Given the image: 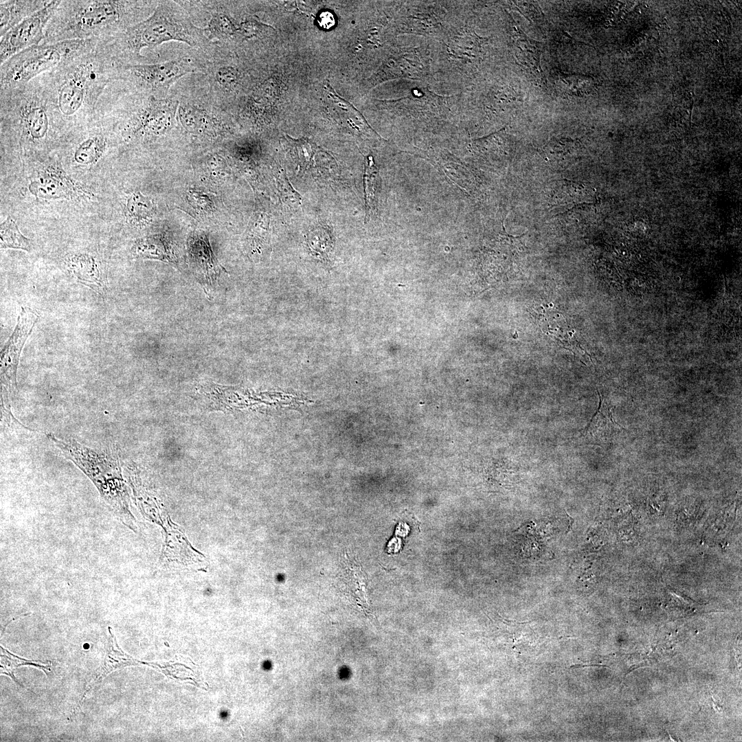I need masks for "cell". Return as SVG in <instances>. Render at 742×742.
Here are the masks:
<instances>
[{
  "mask_svg": "<svg viewBox=\"0 0 742 742\" xmlns=\"http://www.w3.org/2000/svg\"><path fill=\"white\" fill-rule=\"evenodd\" d=\"M65 457L72 462L94 484L101 497L114 511L126 508V490L117 457L107 449H93L75 439L47 434Z\"/></svg>",
  "mask_w": 742,
  "mask_h": 742,
  "instance_id": "5b68a950",
  "label": "cell"
},
{
  "mask_svg": "<svg viewBox=\"0 0 742 742\" xmlns=\"http://www.w3.org/2000/svg\"><path fill=\"white\" fill-rule=\"evenodd\" d=\"M60 2V0H52L45 8L11 28L1 38V65L16 54L42 43L45 28Z\"/></svg>",
  "mask_w": 742,
  "mask_h": 742,
  "instance_id": "8fae6325",
  "label": "cell"
},
{
  "mask_svg": "<svg viewBox=\"0 0 742 742\" xmlns=\"http://www.w3.org/2000/svg\"><path fill=\"white\" fill-rule=\"evenodd\" d=\"M36 78L55 122L91 120L104 91L117 80V64L95 48Z\"/></svg>",
  "mask_w": 742,
  "mask_h": 742,
  "instance_id": "6da1fadb",
  "label": "cell"
},
{
  "mask_svg": "<svg viewBox=\"0 0 742 742\" xmlns=\"http://www.w3.org/2000/svg\"><path fill=\"white\" fill-rule=\"evenodd\" d=\"M216 80L219 85L225 89L234 86L238 80L236 70L230 66L220 67L216 73Z\"/></svg>",
  "mask_w": 742,
  "mask_h": 742,
  "instance_id": "484cf974",
  "label": "cell"
},
{
  "mask_svg": "<svg viewBox=\"0 0 742 742\" xmlns=\"http://www.w3.org/2000/svg\"><path fill=\"white\" fill-rule=\"evenodd\" d=\"M31 239L23 236L15 221L8 216L0 227V246L1 249H16L26 251L32 249Z\"/></svg>",
  "mask_w": 742,
  "mask_h": 742,
  "instance_id": "ac0fdd59",
  "label": "cell"
},
{
  "mask_svg": "<svg viewBox=\"0 0 742 742\" xmlns=\"http://www.w3.org/2000/svg\"><path fill=\"white\" fill-rule=\"evenodd\" d=\"M565 513H566V515H567V517H568V521H569V525H568V527H567V531L565 532V534L567 535V533H569V532H570V531H571V530H572V528H573V525H574V518H572V517H571V516H570V515H569V514L567 513V512L566 510H565Z\"/></svg>",
  "mask_w": 742,
  "mask_h": 742,
  "instance_id": "4316f807",
  "label": "cell"
},
{
  "mask_svg": "<svg viewBox=\"0 0 742 742\" xmlns=\"http://www.w3.org/2000/svg\"><path fill=\"white\" fill-rule=\"evenodd\" d=\"M0 113L1 124L13 131L19 146L37 148L48 142L55 120L36 78L0 89Z\"/></svg>",
  "mask_w": 742,
  "mask_h": 742,
  "instance_id": "277c9868",
  "label": "cell"
},
{
  "mask_svg": "<svg viewBox=\"0 0 742 742\" xmlns=\"http://www.w3.org/2000/svg\"><path fill=\"white\" fill-rule=\"evenodd\" d=\"M38 319L34 311L28 306H22L16 326L1 351V417L3 422L8 424L14 419L11 413V401L16 390V372L21 353Z\"/></svg>",
  "mask_w": 742,
  "mask_h": 742,
  "instance_id": "52a82bcc",
  "label": "cell"
},
{
  "mask_svg": "<svg viewBox=\"0 0 742 742\" xmlns=\"http://www.w3.org/2000/svg\"><path fill=\"white\" fill-rule=\"evenodd\" d=\"M109 144L108 135L102 131L91 132L74 146L72 159L82 166L94 165L104 155Z\"/></svg>",
  "mask_w": 742,
  "mask_h": 742,
  "instance_id": "2e32d148",
  "label": "cell"
},
{
  "mask_svg": "<svg viewBox=\"0 0 742 742\" xmlns=\"http://www.w3.org/2000/svg\"><path fill=\"white\" fill-rule=\"evenodd\" d=\"M600 402L597 412L581 432V437L594 442H607L612 440L623 428L613 418L610 406L598 392Z\"/></svg>",
  "mask_w": 742,
  "mask_h": 742,
  "instance_id": "4fadbf2b",
  "label": "cell"
},
{
  "mask_svg": "<svg viewBox=\"0 0 742 742\" xmlns=\"http://www.w3.org/2000/svg\"><path fill=\"white\" fill-rule=\"evenodd\" d=\"M179 115L184 126L190 131L202 130L211 123V117L205 111L190 104L180 105Z\"/></svg>",
  "mask_w": 742,
  "mask_h": 742,
  "instance_id": "44dd1931",
  "label": "cell"
},
{
  "mask_svg": "<svg viewBox=\"0 0 742 742\" xmlns=\"http://www.w3.org/2000/svg\"><path fill=\"white\" fill-rule=\"evenodd\" d=\"M64 262L78 282L103 297L106 294L107 267L100 257L89 252H72L65 256Z\"/></svg>",
  "mask_w": 742,
  "mask_h": 742,
  "instance_id": "7c38bea8",
  "label": "cell"
},
{
  "mask_svg": "<svg viewBox=\"0 0 742 742\" xmlns=\"http://www.w3.org/2000/svg\"><path fill=\"white\" fill-rule=\"evenodd\" d=\"M585 80L576 75L559 74L556 82L559 91L567 96L579 95L585 89Z\"/></svg>",
  "mask_w": 742,
  "mask_h": 742,
  "instance_id": "cb8c5ba5",
  "label": "cell"
},
{
  "mask_svg": "<svg viewBox=\"0 0 742 742\" xmlns=\"http://www.w3.org/2000/svg\"><path fill=\"white\" fill-rule=\"evenodd\" d=\"M34 196L46 199L87 200L93 196L84 184L74 180L58 162L44 166L28 186Z\"/></svg>",
  "mask_w": 742,
  "mask_h": 742,
  "instance_id": "30bf717a",
  "label": "cell"
},
{
  "mask_svg": "<svg viewBox=\"0 0 742 742\" xmlns=\"http://www.w3.org/2000/svg\"><path fill=\"white\" fill-rule=\"evenodd\" d=\"M308 241L313 249L326 253L331 243L330 235L328 229L324 227H317L311 229L308 233Z\"/></svg>",
  "mask_w": 742,
  "mask_h": 742,
  "instance_id": "d4e9b609",
  "label": "cell"
},
{
  "mask_svg": "<svg viewBox=\"0 0 742 742\" xmlns=\"http://www.w3.org/2000/svg\"><path fill=\"white\" fill-rule=\"evenodd\" d=\"M207 30L213 37L225 38L234 35L238 29L229 16L222 12H216L212 14Z\"/></svg>",
  "mask_w": 742,
  "mask_h": 742,
  "instance_id": "603a6c76",
  "label": "cell"
},
{
  "mask_svg": "<svg viewBox=\"0 0 742 742\" xmlns=\"http://www.w3.org/2000/svg\"><path fill=\"white\" fill-rule=\"evenodd\" d=\"M149 8L148 1H61L45 28L41 44L111 37L145 19Z\"/></svg>",
  "mask_w": 742,
  "mask_h": 742,
  "instance_id": "7a4b0ae2",
  "label": "cell"
},
{
  "mask_svg": "<svg viewBox=\"0 0 742 742\" xmlns=\"http://www.w3.org/2000/svg\"><path fill=\"white\" fill-rule=\"evenodd\" d=\"M194 71L184 59L157 63H134L117 65V80L133 84L140 92L156 96L167 91L177 80Z\"/></svg>",
  "mask_w": 742,
  "mask_h": 742,
  "instance_id": "ba28073f",
  "label": "cell"
},
{
  "mask_svg": "<svg viewBox=\"0 0 742 742\" xmlns=\"http://www.w3.org/2000/svg\"><path fill=\"white\" fill-rule=\"evenodd\" d=\"M513 47L517 62L537 78L542 76L541 43L528 37L519 27H514Z\"/></svg>",
  "mask_w": 742,
  "mask_h": 742,
  "instance_id": "e0dca14e",
  "label": "cell"
},
{
  "mask_svg": "<svg viewBox=\"0 0 742 742\" xmlns=\"http://www.w3.org/2000/svg\"><path fill=\"white\" fill-rule=\"evenodd\" d=\"M23 665L35 666L42 668L45 672H46V669H50V666L47 664L43 665L40 661L27 660L15 656L1 646V673L10 676L14 682L22 687H23V686L18 682L14 676V670L16 667Z\"/></svg>",
  "mask_w": 742,
  "mask_h": 742,
  "instance_id": "7402d4cb",
  "label": "cell"
},
{
  "mask_svg": "<svg viewBox=\"0 0 742 742\" xmlns=\"http://www.w3.org/2000/svg\"><path fill=\"white\" fill-rule=\"evenodd\" d=\"M363 184L366 199V218L375 211L379 183V170L372 157H366L364 163Z\"/></svg>",
  "mask_w": 742,
  "mask_h": 742,
  "instance_id": "d6986e66",
  "label": "cell"
},
{
  "mask_svg": "<svg viewBox=\"0 0 742 742\" xmlns=\"http://www.w3.org/2000/svg\"><path fill=\"white\" fill-rule=\"evenodd\" d=\"M153 207L150 198L144 196L139 192H134L126 200V214L131 221L141 225L152 217Z\"/></svg>",
  "mask_w": 742,
  "mask_h": 742,
  "instance_id": "ffe728a7",
  "label": "cell"
},
{
  "mask_svg": "<svg viewBox=\"0 0 742 742\" xmlns=\"http://www.w3.org/2000/svg\"><path fill=\"white\" fill-rule=\"evenodd\" d=\"M99 41L70 40L27 48L1 65L0 89L25 85L45 72L94 50Z\"/></svg>",
  "mask_w": 742,
  "mask_h": 742,
  "instance_id": "8992f818",
  "label": "cell"
},
{
  "mask_svg": "<svg viewBox=\"0 0 742 742\" xmlns=\"http://www.w3.org/2000/svg\"><path fill=\"white\" fill-rule=\"evenodd\" d=\"M137 102L123 122V137H149L164 133L175 116L177 102L148 94Z\"/></svg>",
  "mask_w": 742,
  "mask_h": 742,
  "instance_id": "9c48e42d",
  "label": "cell"
},
{
  "mask_svg": "<svg viewBox=\"0 0 742 742\" xmlns=\"http://www.w3.org/2000/svg\"><path fill=\"white\" fill-rule=\"evenodd\" d=\"M109 636L106 647V653L102 666H101L95 673L92 675L91 678L86 683L84 688V691L82 695V697L80 699V704L82 705L84 698L87 693H89L94 686L98 683L101 682L102 679L106 677L110 673L115 669L125 666L130 664H136L135 660L133 659L129 655L125 654L119 647L117 644L115 636L112 632V629L109 627Z\"/></svg>",
  "mask_w": 742,
  "mask_h": 742,
  "instance_id": "9a60e30c",
  "label": "cell"
},
{
  "mask_svg": "<svg viewBox=\"0 0 742 742\" xmlns=\"http://www.w3.org/2000/svg\"><path fill=\"white\" fill-rule=\"evenodd\" d=\"M203 38L202 30L194 26L182 12L171 3L162 2L145 19L113 36L100 39L96 49L122 65L142 58L144 48L157 47L170 41L195 46Z\"/></svg>",
  "mask_w": 742,
  "mask_h": 742,
  "instance_id": "3957f363",
  "label": "cell"
},
{
  "mask_svg": "<svg viewBox=\"0 0 742 742\" xmlns=\"http://www.w3.org/2000/svg\"><path fill=\"white\" fill-rule=\"evenodd\" d=\"M52 0H1L0 37L11 28L45 8Z\"/></svg>",
  "mask_w": 742,
  "mask_h": 742,
  "instance_id": "5bb4252c",
  "label": "cell"
}]
</instances>
